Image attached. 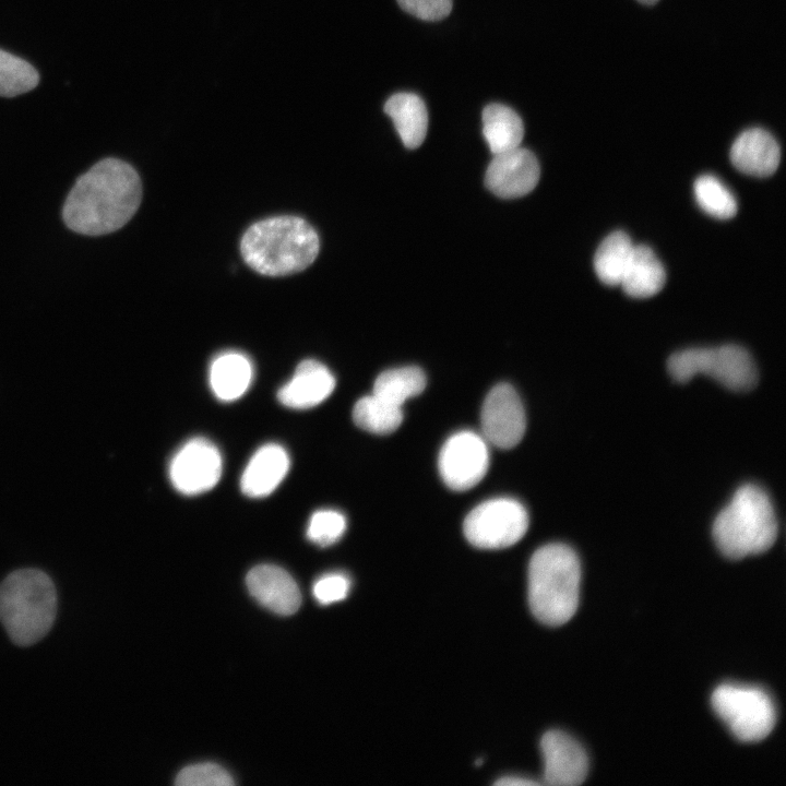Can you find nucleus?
<instances>
[{
	"label": "nucleus",
	"instance_id": "0eeeda50",
	"mask_svg": "<svg viewBox=\"0 0 786 786\" xmlns=\"http://www.w3.org/2000/svg\"><path fill=\"white\" fill-rule=\"evenodd\" d=\"M711 702L715 713L740 741H760L775 726V705L760 688L724 683L714 690Z\"/></svg>",
	"mask_w": 786,
	"mask_h": 786
},
{
	"label": "nucleus",
	"instance_id": "b1692460",
	"mask_svg": "<svg viewBox=\"0 0 786 786\" xmlns=\"http://www.w3.org/2000/svg\"><path fill=\"white\" fill-rule=\"evenodd\" d=\"M426 376L416 366L389 369L374 381L372 393L397 406L420 394L426 388Z\"/></svg>",
	"mask_w": 786,
	"mask_h": 786
},
{
	"label": "nucleus",
	"instance_id": "9d476101",
	"mask_svg": "<svg viewBox=\"0 0 786 786\" xmlns=\"http://www.w3.org/2000/svg\"><path fill=\"white\" fill-rule=\"evenodd\" d=\"M222 468V455L215 444L204 438H193L172 456L168 474L177 491L194 496L215 487Z\"/></svg>",
	"mask_w": 786,
	"mask_h": 786
},
{
	"label": "nucleus",
	"instance_id": "7c9ffc66",
	"mask_svg": "<svg viewBox=\"0 0 786 786\" xmlns=\"http://www.w3.org/2000/svg\"><path fill=\"white\" fill-rule=\"evenodd\" d=\"M495 784L499 785V786H534V785H538V783L535 781L519 777V776L502 777L499 781H497Z\"/></svg>",
	"mask_w": 786,
	"mask_h": 786
},
{
	"label": "nucleus",
	"instance_id": "7ed1b4c3",
	"mask_svg": "<svg viewBox=\"0 0 786 786\" xmlns=\"http://www.w3.org/2000/svg\"><path fill=\"white\" fill-rule=\"evenodd\" d=\"M581 565L574 550L564 544L537 549L528 564V604L533 615L547 626L568 622L579 605Z\"/></svg>",
	"mask_w": 786,
	"mask_h": 786
},
{
	"label": "nucleus",
	"instance_id": "20e7f679",
	"mask_svg": "<svg viewBox=\"0 0 786 786\" xmlns=\"http://www.w3.org/2000/svg\"><path fill=\"white\" fill-rule=\"evenodd\" d=\"M57 614V592L40 570L21 569L0 584V622L20 646L32 645L51 629Z\"/></svg>",
	"mask_w": 786,
	"mask_h": 786
},
{
	"label": "nucleus",
	"instance_id": "393cba45",
	"mask_svg": "<svg viewBox=\"0 0 786 786\" xmlns=\"http://www.w3.org/2000/svg\"><path fill=\"white\" fill-rule=\"evenodd\" d=\"M698 205L710 216L729 219L737 213V201L731 191L715 176L705 174L693 183Z\"/></svg>",
	"mask_w": 786,
	"mask_h": 786
},
{
	"label": "nucleus",
	"instance_id": "9b49d317",
	"mask_svg": "<svg viewBox=\"0 0 786 786\" xmlns=\"http://www.w3.org/2000/svg\"><path fill=\"white\" fill-rule=\"evenodd\" d=\"M525 427V412L516 391L508 383L495 385L481 408L486 441L501 449L513 448L522 440Z\"/></svg>",
	"mask_w": 786,
	"mask_h": 786
},
{
	"label": "nucleus",
	"instance_id": "a211bd4d",
	"mask_svg": "<svg viewBox=\"0 0 786 786\" xmlns=\"http://www.w3.org/2000/svg\"><path fill=\"white\" fill-rule=\"evenodd\" d=\"M665 282V269L654 251L647 246L634 245L619 284L623 291L633 298H648L659 293Z\"/></svg>",
	"mask_w": 786,
	"mask_h": 786
},
{
	"label": "nucleus",
	"instance_id": "423d86ee",
	"mask_svg": "<svg viewBox=\"0 0 786 786\" xmlns=\"http://www.w3.org/2000/svg\"><path fill=\"white\" fill-rule=\"evenodd\" d=\"M667 369L677 382H687L696 374H705L738 392L750 391L758 382V371L751 355L734 344L676 352L668 358Z\"/></svg>",
	"mask_w": 786,
	"mask_h": 786
},
{
	"label": "nucleus",
	"instance_id": "c85d7f7f",
	"mask_svg": "<svg viewBox=\"0 0 786 786\" xmlns=\"http://www.w3.org/2000/svg\"><path fill=\"white\" fill-rule=\"evenodd\" d=\"M400 7L424 21H439L452 10V0H397Z\"/></svg>",
	"mask_w": 786,
	"mask_h": 786
},
{
	"label": "nucleus",
	"instance_id": "f3484780",
	"mask_svg": "<svg viewBox=\"0 0 786 786\" xmlns=\"http://www.w3.org/2000/svg\"><path fill=\"white\" fill-rule=\"evenodd\" d=\"M289 469V456L279 444L262 445L249 460L240 478L241 491L250 498L272 493Z\"/></svg>",
	"mask_w": 786,
	"mask_h": 786
},
{
	"label": "nucleus",
	"instance_id": "a878e982",
	"mask_svg": "<svg viewBox=\"0 0 786 786\" xmlns=\"http://www.w3.org/2000/svg\"><path fill=\"white\" fill-rule=\"evenodd\" d=\"M37 70L26 60L0 49V96L14 97L34 90Z\"/></svg>",
	"mask_w": 786,
	"mask_h": 786
},
{
	"label": "nucleus",
	"instance_id": "dca6fc26",
	"mask_svg": "<svg viewBox=\"0 0 786 786\" xmlns=\"http://www.w3.org/2000/svg\"><path fill=\"white\" fill-rule=\"evenodd\" d=\"M729 157L740 172L767 177L774 174L779 165L781 150L770 132L751 128L736 138Z\"/></svg>",
	"mask_w": 786,
	"mask_h": 786
},
{
	"label": "nucleus",
	"instance_id": "c756f323",
	"mask_svg": "<svg viewBox=\"0 0 786 786\" xmlns=\"http://www.w3.org/2000/svg\"><path fill=\"white\" fill-rule=\"evenodd\" d=\"M349 590V580L341 573H331L319 579L313 585V595L321 604L342 600Z\"/></svg>",
	"mask_w": 786,
	"mask_h": 786
},
{
	"label": "nucleus",
	"instance_id": "bb28decb",
	"mask_svg": "<svg viewBox=\"0 0 786 786\" xmlns=\"http://www.w3.org/2000/svg\"><path fill=\"white\" fill-rule=\"evenodd\" d=\"M346 529L345 516L335 510L315 511L308 524L307 537L314 544L325 547L337 541Z\"/></svg>",
	"mask_w": 786,
	"mask_h": 786
},
{
	"label": "nucleus",
	"instance_id": "f8f14e48",
	"mask_svg": "<svg viewBox=\"0 0 786 786\" xmlns=\"http://www.w3.org/2000/svg\"><path fill=\"white\" fill-rule=\"evenodd\" d=\"M540 168L535 155L521 146L495 154L485 174L486 187L502 199L520 198L538 183Z\"/></svg>",
	"mask_w": 786,
	"mask_h": 786
},
{
	"label": "nucleus",
	"instance_id": "aec40b11",
	"mask_svg": "<svg viewBox=\"0 0 786 786\" xmlns=\"http://www.w3.org/2000/svg\"><path fill=\"white\" fill-rule=\"evenodd\" d=\"M384 111L407 148L421 145L428 130V112L418 95L407 92L393 94L385 102Z\"/></svg>",
	"mask_w": 786,
	"mask_h": 786
},
{
	"label": "nucleus",
	"instance_id": "412c9836",
	"mask_svg": "<svg viewBox=\"0 0 786 786\" xmlns=\"http://www.w3.org/2000/svg\"><path fill=\"white\" fill-rule=\"evenodd\" d=\"M483 134L493 155L507 152L521 145L523 121L512 108L490 104L483 110Z\"/></svg>",
	"mask_w": 786,
	"mask_h": 786
},
{
	"label": "nucleus",
	"instance_id": "ddd939ff",
	"mask_svg": "<svg viewBox=\"0 0 786 786\" xmlns=\"http://www.w3.org/2000/svg\"><path fill=\"white\" fill-rule=\"evenodd\" d=\"M545 762L544 783L550 786H575L587 775L588 759L582 746L569 735L550 730L540 742Z\"/></svg>",
	"mask_w": 786,
	"mask_h": 786
},
{
	"label": "nucleus",
	"instance_id": "2eb2a0df",
	"mask_svg": "<svg viewBox=\"0 0 786 786\" xmlns=\"http://www.w3.org/2000/svg\"><path fill=\"white\" fill-rule=\"evenodd\" d=\"M335 388L332 372L320 361H301L293 377L277 393L278 401L286 407L307 409L325 401Z\"/></svg>",
	"mask_w": 786,
	"mask_h": 786
},
{
	"label": "nucleus",
	"instance_id": "5701e85b",
	"mask_svg": "<svg viewBox=\"0 0 786 786\" xmlns=\"http://www.w3.org/2000/svg\"><path fill=\"white\" fill-rule=\"evenodd\" d=\"M353 420L359 428L377 434L395 431L403 421V410L386 400L371 394L358 400L353 408Z\"/></svg>",
	"mask_w": 786,
	"mask_h": 786
},
{
	"label": "nucleus",
	"instance_id": "f03ea898",
	"mask_svg": "<svg viewBox=\"0 0 786 786\" xmlns=\"http://www.w3.org/2000/svg\"><path fill=\"white\" fill-rule=\"evenodd\" d=\"M313 227L297 216H276L251 225L240 241L245 262L266 276H285L307 269L319 253Z\"/></svg>",
	"mask_w": 786,
	"mask_h": 786
},
{
	"label": "nucleus",
	"instance_id": "2f4dec72",
	"mask_svg": "<svg viewBox=\"0 0 786 786\" xmlns=\"http://www.w3.org/2000/svg\"><path fill=\"white\" fill-rule=\"evenodd\" d=\"M638 1H640V2H642V3H644V4H654V3H656L658 0H638Z\"/></svg>",
	"mask_w": 786,
	"mask_h": 786
},
{
	"label": "nucleus",
	"instance_id": "4be33fe9",
	"mask_svg": "<svg viewBox=\"0 0 786 786\" xmlns=\"http://www.w3.org/2000/svg\"><path fill=\"white\" fill-rule=\"evenodd\" d=\"M633 247L630 237L620 230L609 234L600 242L594 255V270L600 282L609 286L620 284Z\"/></svg>",
	"mask_w": 786,
	"mask_h": 786
},
{
	"label": "nucleus",
	"instance_id": "6e6552de",
	"mask_svg": "<svg viewBox=\"0 0 786 786\" xmlns=\"http://www.w3.org/2000/svg\"><path fill=\"white\" fill-rule=\"evenodd\" d=\"M527 527L526 509L510 498L487 500L474 508L464 521L466 539L484 549L510 547L525 535Z\"/></svg>",
	"mask_w": 786,
	"mask_h": 786
},
{
	"label": "nucleus",
	"instance_id": "1a4fd4ad",
	"mask_svg": "<svg viewBox=\"0 0 786 786\" xmlns=\"http://www.w3.org/2000/svg\"><path fill=\"white\" fill-rule=\"evenodd\" d=\"M444 484L453 490L476 486L489 466V451L484 437L464 430L451 436L443 444L438 460Z\"/></svg>",
	"mask_w": 786,
	"mask_h": 786
},
{
	"label": "nucleus",
	"instance_id": "39448f33",
	"mask_svg": "<svg viewBox=\"0 0 786 786\" xmlns=\"http://www.w3.org/2000/svg\"><path fill=\"white\" fill-rule=\"evenodd\" d=\"M712 534L720 552L730 559L769 550L777 536V521L766 492L752 484L741 486L717 514Z\"/></svg>",
	"mask_w": 786,
	"mask_h": 786
},
{
	"label": "nucleus",
	"instance_id": "f257e3e1",
	"mask_svg": "<svg viewBox=\"0 0 786 786\" xmlns=\"http://www.w3.org/2000/svg\"><path fill=\"white\" fill-rule=\"evenodd\" d=\"M142 199L136 170L118 158H105L79 177L63 204L68 228L100 236L123 227L135 214Z\"/></svg>",
	"mask_w": 786,
	"mask_h": 786
},
{
	"label": "nucleus",
	"instance_id": "cd10ccee",
	"mask_svg": "<svg viewBox=\"0 0 786 786\" xmlns=\"http://www.w3.org/2000/svg\"><path fill=\"white\" fill-rule=\"evenodd\" d=\"M179 786H230V774L215 763H199L182 769L175 782Z\"/></svg>",
	"mask_w": 786,
	"mask_h": 786
},
{
	"label": "nucleus",
	"instance_id": "6ab92c4d",
	"mask_svg": "<svg viewBox=\"0 0 786 786\" xmlns=\"http://www.w3.org/2000/svg\"><path fill=\"white\" fill-rule=\"evenodd\" d=\"M209 379L211 389L218 400L224 402L238 400L251 385L252 364L241 353H223L212 361Z\"/></svg>",
	"mask_w": 786,
	"mask_h": 786
},
{
	"label": "nucleus",
	"instance_id": "4468645a",
	"mask_svg": "<svg viewBox=\"0 0 786 786\" xmlns=\"http://www.w3.org/2000/svg\"><path fill=\"white\" fill-rule=\"evenodd\" d=\"M246 582L250 594L273 612L288 616L300 606L301 595L295 580L277 565L254 567Z\"/></svg>",
	"mask_w": 786,
	"mask_h": 786
}]
</instances>
